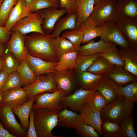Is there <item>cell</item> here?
Listing matches in <instances>:
<instances>
[{
    "label": "cell",
    "instance_id": "obj_33",
    "mask_svg": "<svg viewBox=\"0 0 137 137\" xmlns=\"http://www.w3.org/2000/svg\"><path fill=\"white\" fill-rule=\"evenodd\" d=\"M52 43L54 51L59 59L61 56L64 54L76 51L73 45L68 39L61 36L53 39Z\"/></svg>",
    "mask_w": 137,
    "mask_h": 137
},
{
    "label": "cell",
    "instance_id": "obj_3",
    "mask_svg": "<svg viewBox=\"0 0 137 137\" xmlns=\"http://www.w3.org/2000/svg\"><path fill=\"white\" fill-rule=\"evenodd\" d=\"M33 111L37 137H58L52 133L53 129L57 125L58 112L46 108Z\"/></svg>",
    "mask_w": 137,
    "mask_h": 137
},
{
    "label": "cell",
    "instance_id": "obj_30",
    "mask_svg": "<svg viewBox=\"0 0 137 137\" xmlns=\"http://www.w3.org/2000/svg\"><path fill=\"white\" fill-rule=\"evenodd\" d=\"M77 56L78 51H76L61 55L55 66V70H75L76 66Z\"/></svg>",
    "mask_w": 137,
    "mask_h": 137
},
{
    "label": "cell",
    "instance_id": "obj_47",
    "mask_svg": "<svg viewBox=\"0 0 137 137\" xmlns=\"http://www.w3.org/2000/svg\"><path fill=\"white\" fill-rule=\"evenodd\" d=\"M27 137H37L34 122V112L31 110L29 116V124L27 131Z\"/></svg>",
    "mask_w": 137,
    "mask_h": 137
},
{
    "label": "cell",
    "instance_id": "obj_55",
    "mask_svg": "<svg viewBox=\"0 0 137 137\" xmlns=\"http://www.w3.org/2000/svg\"><path fill=\"white\" fill-rule=\"evenodd\" d=\"M100 1V0H95L94 5H95L98 3Z\"/></svg>",
    "mask_w": 137,
    "mask_h": 137
},
{
    "label": "cell",
    "instance_id": "obj_8",
    "mask_svg": "<svg viewBox=\"0 0 137 137\" xmlns=\"http://www.w3.org/2000/svg\"><path fill=\"white\" fill-rule=\"evenodd\" d=\"M0 120L4 128L15 137H27L26 132L16 120L11 107L0 105Z\"/></svg>",
    "mask_w": 137,
    "mask_h": 137
},
{
    "label": "cell",
    "instance_id": "obj_49",
    "mask_svg": "<svg viewBox=\"0 0 137 137\" xmlns=\"http://www.w3.org/2000/svg\"><path fill=\"white\" fill-rule=\"evenodd\" d=\"M9 74L4 70L0 71V90L5 83Z\"/></svg>",
    "mask_w": 137,
    "mask_h": 137
},
{
    "label": "cell",
    "instance_id": "obj_9",
    "mask_svg": "<svg viewBox=\"0 0 137 137\" xmlns=\"http://www.w3.org/2000/svg\"><path fill=\"white\" fill-rule=\"evenodd\" d=\"M100 37L101 39L105 42L113 43L121 48H131L116 23H110L102 26V33Z\"/></svg>",
    "mask_w": 137,
    "mask_h": 137
},
{
    "label": "cell",
    "instance_id": "obj_11",
    "mask_svg": "<svg viewBox=\"0 0 137 137\" xmlns=\"http://www.w3.org/2000/svg\"><path fill=\"white\" fill-rule=\"evenodd\" d=\"M39 11L43 17V21L41 27L45 35L52 33L57 21L67 12V10L65 8L59 9L53 7Z\"/></svg>",
    "mask_w": 137,
    "mask_h": 137
},
{
    "label": "cell",
    "instance_id": "obj_17",
    "mask_svg": "<svg viewBox=\"0 0 137 137\" xmlns=\"http://www.w3.org/2000/svg\"><path fill=\"white\" fill-rule=\"evenodd\" d=\"M94 90H97L106 99L108 103L122 96L120 86L107 75Z\"/></svg>",
    "mask_w": 137,
    "mask_h": 137
},
{
    "label": "cell",
    "instance_id": "obj_7",
    "mask_svg": "<svg viewBox=\"0 0 137 137\" xmlns=\"http://www.w3.org/2000/svg\"><path fill=\"white\" fill-rule=\"evenodd\" d=\"M23 88L29 99L41 93L52 92L58 90L55 82L53 73L39 76L33 83Z\"/></svg>",
    "mask_w": 137,
    "mask_h": 137
},
{
    "label": "cell",
    "instance_id": "obj_14",
    "mask_svg": "<svg viewBox=\"0 0 137 137\" xmlns=\"http://www.w3.org/2000/svg\"><path fill=\"white\" fill-rule=\"evenodd\" d=\"M10 39L6 44V50L12 53L20 63L25 59L27 52L24 43V35L17 31H10Z\"/></svg>",
    "mask_w": 137,
    "mask_h": 137
},
{
    "label": "cell",
    "instance_id": "obj_28",
    "mask_svg": "<svg viewBox=\"0 0 137 137\" xmlns=\"http://www.w3.org/2000/svg\"><path fill=\"white\" fill-rule=\"evenodd\" d=\"M77 13L67 14L61 17L56 23L54 30L51 34L54 39L60 36L61 33L66 30L76 28Z\"/></svg>",
    "mask_w": 137,
    "mask_h": 137
},
{
    "label": "cell",
    "instance_id": "obj_13",
    "mask_svg": "<svg viewBox=\"0 0 137 137\" xmlns=\"http://www.w3.org/2000/svg\"><path fill=\"white\" fill-rule=\"evenodd\" d=\"M0 93V105L11 107L20 106L29 99L26 91L21 87L9 89Z\"/></svg>",
    "mask_w": 137,
    "mask_h": 137
},
{
    "label": "cell",
    "instance_id": "obj_41",
    "mask_svg": "<svg viewBox=\"0 0 137 137\" xmlns=\"http://www.w3.org/2000/svg\"><path fill=\"white\" fill-rule=\"evenodd\" d=\"M100 53L101 56L113 65L123 67L124 66V61L119 56L116 47Z\"/></svg>",
    "mask_w": 137,
    "mask_h": 137
},
{
    "label": "cell",
    "instance_id": "obj_21",
    "mask_svg": "<svg viewBox=\"0 0 137 137\" xmlns=\"http://www.w3.org/2000/svg\"><path fill=\"white\" fill-rule=\"evenodd\" d=\"M80 111L84 122L93 127L99 135L102 136L100 111L91 107L87 103Z\"/></svg>",
    "mask_w": 137,
    "mask_h": 137
},
{
    "label": "cell",
    "instance_id": "obj_48",
    "mask_svg": "<svg viewBox=\"0 0 137 137\" xmlns=\"http://www.w3.org/2000/svg\"><path fill=\"white\" fill-rule=\"evenodd\" d=\"M11 32L4 27L0 26V40L6 44L10 37Z\"/></svg>",
    "mask_w": 137,
    "mask_h": 137
},
{
    "label": "cell",
    "instance_id": "obj_18",
    "mask_svg": "<svg viewBox=\"0 0 137 137\" xmlns=\"http://www.w3.org/2000/svg\"><path fill=\"white\" fill-rule=\"evenodd\" d=\"M31 13L25 0H18L6 20L4 27L10 31L19 21Z\"/></svg>",
    "mask_w": 137,
    "mask_h": 137
},
{
    "label": "cell",
    "instance_id": "obj_23",
    "mask_svg": "<svg viewBox=\"0 0 137 137\" xmlns=\"http://www.w3.org/2000/svg\"><path fill=\"white\" fill-rule=\"evenodd\" d=\"M82 46H81L78 51V55H89L101 53L116 47L115 45L112 42L107 43L101 39L95 42L93 39Z\"/></svg>",
    "mask_w": 137,
    "mask_h": 137
},
{
    "label": "cell",
    "instance_id": "obj_43",
    "mask_svg": "<svg viewBox=\"0 0 137 137\" xmlns=\"http://www.w3.org/2000/svg\"><path fill=\"white\" fill-rule=\"evenodd\" d=\"M18 0H4L0 8V26L4 27L6 21Z\"/></svg>",
    "mask_w": 137,
    "mask_h": 137
},
{
    "label": "cell",
    "instance_id": "obj_46",
    "mask_svg": "<svg viewBox=\"0 0 137 137\" xmlns=\"http://www.w3.org/2000/svg\"><path fill=\"white\" fill-rule=\"evenodd\" d=\"M60 8H65L67 11V14L76 13L77 6L76 0H59Z\"/></svg>",
    "mask_w": 137,
    "mask_h": 137
},
{
    "label": "cell",
    "instance_id": "obj_25",
    "mask_svg": "<svg viewBox=\"0 0 137 137\" xmlns=\"http://www.w3.org/2000/svg\"><path fill=\"white\" fill-rule=\"evenodd\" d=\"M77 6L76 28H79L91 14L95 0H76Z\"/></svg>",
    "mask_w": 137,
    "mask_h": 137
},
{
    "label": "cell",
    "instance_id": "obj_1",
    "mask_svg": "<svg viewBox=\"0 0 137 137\" xmlns=\"http://www.w3.org/2000/svg\"><path fill=\"white\" fill-rule=\"evenodd\" d=\"M51 34L33 32L24 35L25 45L27 53L31 56L50 62H57L59 58L52 44Z\"/></svg>",
    "mask_w": 137,
    "mask_h": 137
},
{
    "label": "cell",
    "instance_id": "obj_22",
    "mask_svg": "<svg viewBox=\"0 0 137 137\" xmlns=\"http://www.w3.org/2000/svg\"><path fill=\"white\" fill-rule=\"evenodd\" d=\"M25 59L38 76L53 73L57 63L46 61L40 58L32 56L27 53Z\"/></svg>",
    "mask_w": 137,
    "mask_h": 137
},
{
    "label": "cell",
    "instance_id": "obj_52",
    "mask_svg": "<svg viewBox=\"0 0 137 137\" xmlns=\"http://www.w3.org/2000/svg\"><path fill=\"white\" fill-rule=\"evenodd\" d=\"M4 62L2 58L0 59V71L3 70Z\"/></svg>",
    "mask_w": 137,
    "mask_h": 137
},
{
    "label": "cell",
    "instance_id": "obj_34",
    "mask_svg": "<svg viewBox=\"0 0 137 137\" xmlns=\"http://www.w3.org/2000/svg\"><path fill=\"white\" fill-rule=\"evenodd\" d=\"M101 129L104 137H122L119 123L107 120L102 121Z\"/></svg>",
    "mask_w": 137,
    "mask_h": 137
},
{
    "label": "cell",
    "instance_id": "obj_31",
    "mask_svg": "<svg viewBox=\"0 0 137 137\" xmlns=\"http://www.w3.org/2000/svg\"><path fill=\"white\" fill-rule=\"evenodd\" d=\"M114 66L101 55L86 71L96 75H105L111 70Z\"/></svg>",
    "mask_w": 137,
    "mask_h": 137
},
{
    "label": "cell",
    "instance_id": "obj_57",
    "mask_svg": "<svg viewBox=\"0 0 137 137\" xmlns=\"http://www.w3.org/2000/svg\"><path fill=\"white\" fill-rule=\"evenodd\" d=\"M1 93H0V102L1 100Z\"/></svg>",
    "mask_w": 137,
    "mask_h": 137
},
{
    "label": "cell",
    "instance_id": "obj_26",
    "mask_svg": "<svg viewBox=\"0 0 137 137\" xmlns=\"http://www.w3.org/2000/svg\"><path fill=\"white\" fill-rule=\"evenodd\" d=\"M79 29L83 34L81 43L82 44L86 43L95 38L100 37L102 33V26H97L90 16L81 25Z\"/></svg>",
    "mask_w": 137,
    "mask_h": 137
},
{
    "label": "cell",
    "instance_id": "obj_35",
    "mask_svg": "<svg viewBox=\"0 0 137 137\" xmlns=\"http://www.w3.org/2000/svg\"><path fill=\"white\" fill-rule=\"evenodd\" d=\"M61 36L68 39L73 45L76 51L79 50L83 36V32L79 29L76 28L64 31Z\"/></svg>",
    "mask_w": 137,
    "mask_h": 137
},
{
    "label": "cell",
    "instance_id": "obj_40",
    "mask_svg": "<svg viewBox=\"0 0 137 137\" xmlns=\"http://www.w3.org/2000/svg\"><path fill=\"white\" fill-rule=\"evenodd\" d=\"M122 96L127 100L134 104L137 101V81L120 87Z\"/></svg>",
    "mask_w": 137,
    "mask_h": 137
},
{
    "label": "cell",
    "instance_id": "obj_27",
    "mask_svg": "<svg viewBox=\"0 0 137 137\" xmlns=\"http://www.w3.org/2000/svg\"><path fill=\"white\" fill-rule=\"evenodd\" d=\"M35 101L34 97L20 106L12 107L13 112L18 118L23 129L25 131L28 128L29 115Z\"/></svg>",
    "mask_w": 137,
    "mask_h": 137
},
{
    "label": "cell",
    "instance_id": "obj_42",
    "mask_svg": "<svg viewBox=\"0 0 137 137\" xmlns=\"http://www.w3.org/2000/svg\"><path fill=\"white\" fill-rule=\"evenodd\" d=\"M119 124L122 137H137L134 130L133 119L131 116L125 118Z\"/></svg>",
    "mask_w": 137,
    "mask_h": 137
},
{
    "label": "cell",
    "instance_id": "obj_53",
    "mask_svg": "<svg viewBox=\"0 0 137 137\" xmlns=\"http://www.w3.org/2000/svg\"><path fill=\"white\" fill-rule=\"evenodd\" d=\"M33 0H25L27 5L28 6L29 5L33 2Z\"/></svg>",
    "mask_w": 137,
    "mask_h": 137
},
{
    "label": "cell",
    "instance_id": "obj_50",
    "mask_svg": "<svg viewBox=\"0 0 137 137\" xmlns=\"http://www.w3.org/2000/svg\"><path fill=\"white\" fill-rule=\"evenodd\" d=\"M0 137H15L3 127L0 120Z\"/></svg>",
    "mask_w": 137,
    "mask_h": 137
},
{
    "label": "cell",
    "instance_id": "obj_4",
    "mask_svg": "<svg viewBox=\"0 0 137 137\" xmlns=\"http://www.w3.org/2000/svg\"><path fill=\"white\" fill-rule=\"evenodd\" d=\"M115 3L100 0L98 3L94 5L90 16L97 26H104L116 23L117 22L115 8Z\"/></svg>",
    "mask_w": 137,
    "mask_h": 137
},
{
    "label": "cell",
    "instance_id": "obj_20",
    "mask_svg": "<svg viewBox=\"0 0 137 137\" xmlns=\"http://www.w3.org/2000/svg\"><path fill=\"white\" fill-rule=\"evenodd\" d=\"M57 125L59 127L75 129L79 124L83 120L81 114L64 108L58 112Z\"/></svg>",
    "mask_w": 137,
    "mask_h": 137
},
{
    "label": "cell",
    "instance_id": "obj_37",
    "mask_svg": "<svg viewBox=\"0 0 137 137\" xmlns=\"http://www.w3.org/2000/svg\"><path fill=\"white\" fill-rule=\"evenodd\" d=\"M101 55L100 53L85 55H78L76 66L75 70L86 71Z\"/></svg>",
    "mask_w": 137,
    "mask_h": 137
},
{
    "label": "cell",
    "instance_id": "obj_44",
    "mask_svg": "<svg viewBox=\"0 0 137 137\" xmlns=\"http://www.w3.org/2000/svg\"><path fill=\"white\" fill-rule=\"evenodd\" d=\"M22 86V80L16 71L9 74L5 83L0 90V93L10 89L21 87Z\"/></svg>",
    "mask_w": 137,
    "mask_h": 137
},
{
    "label": "cell",
    "instance_id": "obj_51",
    "mask_svg": "<svg viewBox=\"0 0 137 137\" xmlns=\"http://www.w3.org/2000/svg\"><path fill=\"white\" fill-rule=\"evenodd\" d=\"M6 50V44L0 40V59L2 58Z\"/></svg>",
    "mask_w": 137,
    "mask_h": 137
},
{
    "label": "cell",
    "instance_id": "obj_6",
    "mask_svg": "<svg viewBox=\"0 0 137 137\" xmlns=\"http://www.w3.org/2000/svg\"><path fill=\"white\" fill-rule=\"evenodd\" d=\"M43 17L40 11L31 13L19 21L10 31H17L25 35L33 32L45 35L43 31L41 25Z\"/></svg>",
    "mask_w": 137,
    "mask_h": 137
},
{
    "label": "cell",
    "instance_id": "obj_38",
    "mask_svg": "<svg viewBox=\"0 0 137 137\" xmlns=\"http://www.w3.org/2000/svg\"><path fill=\"white\" fill-rule=\"evenodd\" d=\"M87 103L91 107L101 112L108 102L105 97L97 90H94L90 95Z\"/></svg>",
    "mask_w": 137,
    "mask_h": 137
},
{
    "label": "cell",
    "instance_id": "obj_36",
    "mask_svg": "<svg viewBox=\"0 0 137 137\" xmlns=\"http://www.w3.org/2000/svg\"><path fill=\"white\" fill-rule=\"evenodd\" d=\"M2 59L4 62V71L9 74L17 71L20 62L12 53L6 50Z\"/></svg>",
    "mask_w": 137,
    "mask_h": 137
},
{
    "label": "cell",
    "instance_id": "obj_15",
    "mask_svg": "<svg viewBox=\"0 0 137 137\" xmlns=\"http://www.w3.org/2000/svg\"><path fill=\"white\" fill-rule=\"evenodd\" d=\"M131 47L137 50V18H124L116 22Z\"/></svg>",
    "mask_w": 137,
    "mask_h": 137
},
{
    "label": "cell",
    "instance_id": "obj_45",
    "mask_svg": "<svg viewBox=\"0 0 137 137\" xmlns=\"http://www.w3.org/2000/svg\"><path fill=\"white\" fill-rule=\"evenodd\" d=\"M77 134L82 137H99L94 129L88 125L83 120L81 121L75 129Z\"/></svg>",
    "mask_w": 137,
    "mask_h": 137
},
{
    "label": "cell",
    "instance_id": "obj_10",
    "mask_svg": "<svg viewBox=\"0 0 137 137\" xmlns=\"http://www.w3.org/2000/svg\"><path fill=\"white\" fill-rule=\"evenodd\" d=\"M73 70H55L53 73L55 82L58 90L65 96L71 94L76 80Z\"/></svg>",
    "mask_w": 137,
    "mask_h": 137
},
{
    "label": "cell",
    "instance_id": "obj_24",
    "mask_svg": "<svg viewBox=\"0 0 137 137\" xmlns=\"http://www.w3.org/2000/svg\"><path fill=\"white\" fill-rule=\"evenodd\" d=\"M106 75L120 87L137 81V76L122 67L114 65L113 69Z\"/></svg>",
    "mask_w": 137,
    "mask_h": 137
},
{
    "label": "cell",
    "instance_id": "obj_32",
    "mask_svg": "<svg viewBox=\"0 0 137 137\" xmlns=\"http://www.w3.org/2000/svg\"><path fill=\"white\" fill-rule=\"evenodd\" d=\"M17 71L21 79L24 87L33 83L38 76L28 65L25 59L20 63Z\"/></svg>",
    "mask_w": 137,
    "mask_h": 137
},
{
    "label": "cell",
    "instance_id": "obj_19",
    "mask_svg": "<svg viewBox=\"0 0 137 137\" xmlns=\"http://www.w3.org/2000/svg\"><path fill=\"white\" fill-rule=\"evenodd\" d=\"M116 18H137V0H118L115 4Z\"/></svg>",
    "mask_w": 137,
    "mask_h": 137
},
{
    "label": "cell",
    "instance_id": "obj_2",
    "mask_svg": "<svg viewBox=\"0 0 137 137\" xmlns=\"http://www.w3.org/2000/svg\"><path fill=\"white\" fill-rule=\"evenodd\" d=\"M134 104L123 96L107 104L100 112L102 121L119 123L123 119L131 116Z\"/></svg>",
    "mask_w": 137,
    "mask_h": 137
},
{
    "label": "cell",
    "instance_id": "obj_56",
    "mask_svg": "<svg viewBox=\"0 0 137 137\" xmlns=\"http://www.w3.org/2000/svg\"><path fill=\"white\" fill-rule=\"evenodd\" d=\"M4 0H0V8Z\"/></svg>",
    "mask_w": 137,
    "mask_h": 137
},
{
    "label": "cell",
    "instance_id": "obj_29",
    "mask_svg": "<svg viewBox=\"0 0 137 137\" xmlns=\"http://www.w3.org/2000/svg\"><path fill=\"white\" fill-rule=\"evenodd\" d=\"M118 51L124 61V68L137 76V50L132 48H120Z\"/></svg>",
    "mask_w": 137,
    "mask_h": 137
},
{
    "label": "cell",
    "instance_id": "obj_16",
    "mask_svg": "<svg viewBox=\"0 0 137 137\" xmlns=\"http://www.w3.org/2000/svg\"><path fill=\"white\" fill-rule=\"evenodd\" d=\"M75 71L76 78L80 88L86 90H94L105 76L95 75L87 71Z\"/></svg>",
    "mask_w": 137,
    "mask_h": 137
},
{
    "label": "cell",
    "instance_id": "obj_39",
    "mask_svg": "<svg viewBox=\"0 0 137 137\" xmlns=\"http://www.w3.org/2000/svg\"><path fill=\"white\" fill-rule=\"evenodd\" d=\"M28 6L32 13L50 7H60L59 0H33Z\"/></svg>",
    "mask_w": 137,
    "mask_h": 137
},
{
    "label": "cell",
    "instance_id": "obj_54",
    "mask_svg": "<svg viewBox=\"0 0 137 137\" xmlns=\"http://www.w3.org/2000/svg\"><path fill=\"white\" fill-rule=\"evenodd\" d=\"M104 0L108 2H111V3H115L116 1H117V0Z\"/></svg>",
    "mask_w": 137,
    "mask_h": 137
},
{
    "label": "cell",
    "instance_id": "obj_5",
    "mask_svg": "<svg viewBox=\"0 0 137 137\" xmlns=\"http://www.w3.org/2000/svg\"><path fill=\"white\" fill-rule=\"evenodd\" d=\"M65 96L58 90L52 92H47L38 94L34 97L35 101L32 110L46 108L58 112L64 108L63 101Z\"/></svg>",
    "mask_w": 137,
    "mask_h": 137
},
{
    "label": "cell",
    "instance_id": "obj_12",
    "mask_svg": "<svg viewBox=\"0 0 137 137\" xmlns=\"http://www.w3.org/2000/svg\"><path fill=\"white\" fill-rule=\"evenodd\" d=\"M93 90H86L80 88L65 96L63 101L64 108L69 107L73 111H80L87 103Z\"/></svg>",
    "mask_w": 137,
    "mask_h": 137
}]
</instances>
